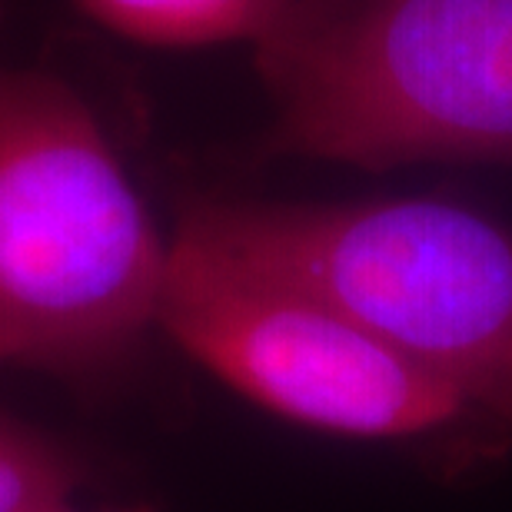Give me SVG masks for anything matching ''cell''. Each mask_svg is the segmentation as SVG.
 I'll return each instance as SVG.
<instances>
[{
	"instance_id": "6da1fadb",
	"label": "cell",
	"mask_w": 512,
	"mask_h": 512,
	"mask_svg": "<svg viewBox=\"0 0 512 512\" xmlns=\"http://www.w3.org/2000/svg\"><path fill=\"white\" fill-rule=\"evenodd\" d=\"M170 270L94 104L0 67V360L104 396L140 363Z\"/></svg>"
},
{
	"instance_id": "7a4b0ae2",
	"label": "cell",
	"mask_w": 512,
	"mask_h": 512,
	"mask_svg": "<svg viewBox=\"0 0 512 512\" xmlns=\"http://www.w3.org/2000/svg\"><path fill=\"white\" fill-rule=\"evenodd\" d=\"M173 237L303 290L512 423V233L443 200L190 197Z\"/></svg>"
},
{
	"instance_id": "3957f363",
	"label": "cell",
	"mask_w": 512,
	"mask_h": 512,
	"mask_svg": "<svg viewBox=\"0 0 512 512\" xmlns=\"http://www.w3.org/2000/svg\"><path fill=\"white\" fill-rule=\"evenodd\" d=\"M256 70L273 100L256 157L512 163V0H350Z\"/></svg>"
},
{
	"instance_id": "277c9868",
	"label": "cell",
	"mask_w": 512,
	"mask_h": 512,
	"mask_svg": "<svg viewBox=\"0 0 512 512\" xmlns=\"http://www.w3.org/2000/svg\"><path fill=\"white\" fill-rule=\"evenodd\" d=\"M160 330L253 403L340 436H426L469 413L436 373L316 296L170 240Z\"/></svg>"
},
{
	"instance_id": "5b68a950",
	"label": "cell",
	"mask_w": 512,
	"mask_h": 512,
	"mask_svg": "<svg viewBox=\"0 0 512 512\" xmlns=\"http://www.w3.org/2000/svg\"><path fill=\"white\" fill-rule=\"evenodd\" d=\"M350 0H74L117 37L150 47L250 44L256 60L283 54L343 14Z\"/></svg>"
},
{
	"instance_id": "8992f818",
	"label": "cell",
	"mask_w": 512,
	"mask_h": 512,
	"mask_svg": "<svg viewBox=\"0 0 512 512\" xmlns=\"http://www.w3.org/2000/svg\"><path fill=\"white\" fill-rule=\"evenodd\" d=\"M94 479L84 449L0 413V512H44L70 503Z\"/></svg>"
},
{
	"instance_id": "52a82bcc",
	"label": "cell",
	"mask_w": 512,
	"mask_h": 512,
	"mask_svg": "<svg viewBox=\"0 0 512 512\" xmlns=\"http://www.w3.org/2000/svg\"><path fill=\"white\" fill-rule=\"evenodd\" d=\"M44 512H147V509H140V506H104V509H80L74 499L70 503H60V506H50Z\"/></svg>"
},
{
	"instance_id": "ba28073f",
	"label": "cell",
	"mask_w": 512,
	"mask_h": 512,
	"mask_svg": "<svg viewBox=\"0 0 512 512\" xmlns=\"http://www.w3.org/2000/svg\"><path fill=\"white\" fill-rule=\"evenodd\" d=\"M0 366H4V360H0Z\"/></svg>"
}]
</instances>
